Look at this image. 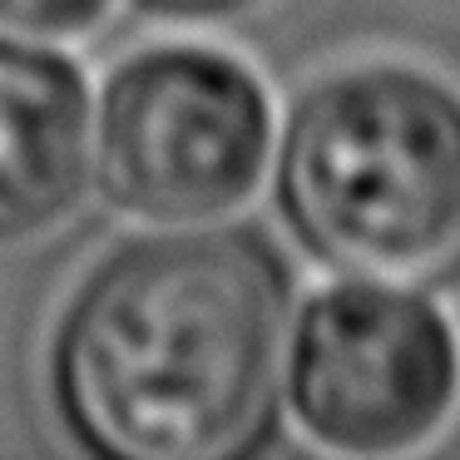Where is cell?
Here are the masks:
<instances>
[{
  "instance_id": "obj_1",
  "label": "cell",
  "mask_w": 460,
  "mask_h": 460,
  "mask_svg": "<svg viewBox=\"0 0 460 460\" xmlns=\"http://www.w3.org/2000/svg\"><path fill=\"white\" fill-rule=\"evenodd\" d=\"M288 282L238 233L114 252L55 341V396L114 460H228L268 430L288 371Z\"/></svg>"
},
{
  "instance_id": "obj_6",
  "label": "cell",
  "mask_w": 460,
  "mask_h": 460,
  "mask_svg": "<svg viewBox=\"0 0 460 460\" xmlns=\"http://www.w3.org/2000/svg\"><path fill=\"white\" fill-rule=\"evenodd\" d=\"M104 5L110 0H0V31L35 35V40L80 35L104 15Z\"/></svg>"
},
{
  "instance_id": "obj_5",
  "label": "cell",
  "mask_w": 460,
  "mask_h": 460,
  "mask_svg": "<svg viewBox=\"0 0 460 460\" xmlns=\"http://www.w3.org/2000/svg\"><path fill=\"white\" fill-rule=\"evenodd\" d=\"M90 173V100L70 65L0 40V243L40 233Z\"/></svg>"
},
{
  "instance_id": "obj_4",
  "label": "cell",
  "mask_w": 460,
  "mask_h": 460,
  "mask_svg": "<svg viewBox=\"0 0 460 460\" xmlns=\"http://www.w3.org/2000/svg\"><path fill=\"white\" fill-rule=\"evenodd\" d=\"M460 347L411 288H341L307 312L292 367L302 426L347 456H401L450 420Z\"/></svg>"
},
{
  "instance_id": "obj_3",
  "label": "cell",
  "mask_w": 460,
  "mask_h": 460,
  "mask_svg": "<svg viewBox=\"0 0 460 460\" xmlns=\"http://www.w3.org/2000/svg\"><path fill=\"white\" fill-rule=\"evenodd\" d=\"M268 100L238 60L199 45L144 50L110 80L100 179L159 223H208L252 193L268 164Z\"/></svg>"
},
{
  "instance_id": "obj_7",
  "label": "cell",
  "mask_w": 460,
  "mask_h": 460,
  "mask_svg": "<svg viewBox=\"0 0 460 460\" xmlns=\"http://www.w3.org/2000/svg\"><path fill=\"white\" fill-rule=\"evenodd\" d=\"M159 11H173V15H223V11H243L252 0H149Z\"/></svg>"
},
{
  "instance_id": "obj_2",
  "label": "cell",
  "mask_w": 460,
  "mask_h": 460,
  "mask_svg": "<svg viewBox=\"0 0 460 460\" xmlns=\"http://www.w3.org/2000/svg\"><path fill=\"white\" fill-rule=\"evenodd\" d=\"M282 203L297 238L347 278H460V100L396 65L327 80L288 129Z\"/></svg>"
}]
</instances>
